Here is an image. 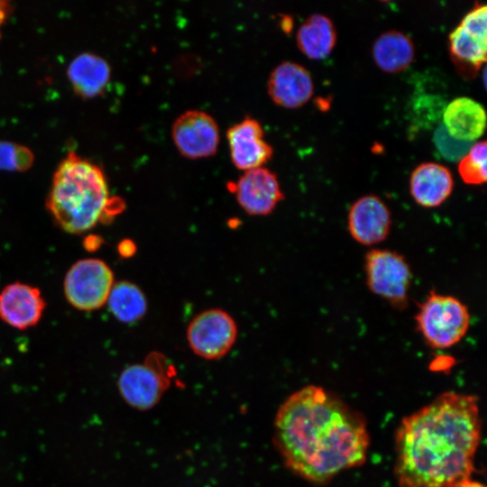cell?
<instances>
[{
  "label": "cell",
  "instance_id": "obj_3",
  "mask_svg": "<svg viewBox=\"0 0 487 487\" xmlns=\"http://www.w3.org/2000/svg\"><path fill=\"white\" fill-rule=\"evenodd\" d=\"M46 204L62 230L78 234L117 212L121 202L109 198L107 182L98 165L69 152L54 172Z\"/></svg>",
  "mask_w": 487,
  "mask_h": 487
},
{
  "label": "cell",
  "instance_id": "obj_16",
  "mask_svg": "<svg viewBox=\"0 0 487 487\" xmlns=\"http://www.w3.org/2000/svg\"><path fill=\"white\" fill-rule=\"evenodd\" d=\"M454 186L452 172L437 162L418 165L409 178V192L413 200L426 208L442 205L451 196Z\"/></svg>",
  "mask_w": 487,
  "mask_h": 487
},
{
  "label": "cell",
  "instance_id": "obj_2",
  "mask_svg": "<svg viewBox=\"0 0 487 487\" xmlns=\"http://www.w3.org/2000/svg\"><path fill=\"white\" fill-rule=\"evenodd\" d=\"M478 398L446 391L402 418L395 434L400 487H455L470 480L481 441Z\"/></svg>",
  "mask_w": 487,
  "mask_h": 487
},
{
  "label": "cell",
  "instance_id": "obj_27",
  "mask_svg": "<svg viewBox=\"0 0 487 487\" xmlns=\"http://www.w3.org/2000/svg\"><path fill=\"white\" fill-rule=\"evenodd\" d=\"M281 28L285 31V32H288V25H289V27H291V18L290 17H288V16H284L282 19H281Z\"/></svg>",
  "mask_w": 487,
  "mask_h": 487
},
{
  "label": "cell",
  "instance_id": "obj_23",
  "mask_svg": "<svg viewBox=\"0 0 487 487\" xmlns=\"http://www.w3.org/2000/svg\"><path fill=\"white\" fill-rule=\"evenodd\" d=\"M33 161V152L28 147L0 140V170L25 171Z\"/></svg>",
  "mask_w": 487,
  "mask_h": 487
},
{
  "label": "cell",
  "instance_id": "obj_12",
  "mask_svg": "<svg viewBox=\"0 0 487 487\" xmlns=\"http://www.w3.org/2000/svg\"><path fill=\"white\" fill-rule=\"evenodd\" d=\"M392 217L389 207L374 194L357 198L350 207L347 227L358 244L372 246L385 241L391 230Z\"/></svg>",
  "mask_w": 487,
  "mask_h": 487
},
{
  "label": "cell",
  "instance_id": "obj_24",
  "mask_svg": "<svg viewBox=\"0 0 487 487\" xmlns=\"http://www.w3.org/2000/svg\"><path fill=\"white\" fill-rule=\"evenodd\" d=\"M434 142L441 155L452 161H460L468 152L473 144V142L452 137L447 133L444 124H439L436 129Z\"/></svg>",
  "mask_w": 487,
  "mask_h": 487
},
{
  "label": "cell",
  "instance_id": "obj_5",
  "mask_svg": "<svg viewBox=\"0 0 487 487\" xmlns=\"http://www.w3.org/2000/svg\"><path fill=\"white\" fill-rule=\"evenodd\" d=\"M365 280L370 291L392 308L403 310L409 305L412 272L400 253L372 248L364 256Z\"/></svg>",
  "mask_w": 487,
  "mask_h": 487
},
{
  "label": "cell",
  "instance_id": "obj_25",
  "mask_svg": "<svg viewBox=\"0 0 487 487\" xmlns=\"http://www.w3.org/2000/svg\"><path fill=\"white\" fill-rule=\"evenodd\" d=\"M12 11L11 3L8 1L0 0V39H1V29L5 22L8 18Z\"/></svg>",
  "mask_w": 487,
  "mask_h": 487
},
{
  "label": "cell",
  "instance_id": "obj_22",
  "mask_svg": "<svg viewBox=\"0 0 487 487\" xmlns=\"http://www.w3.org/2000/svg\"><path fill=\"white\" fill-rule=\"evenodd\" d=\"M458 172L468 185H482L487 180V143L485 141L472 144L468 152L459 161Z\"/></svg>",
  "mask_w": 487,
  "mask_h": 487
},
{
  "label": "cell",
  "instance_id": "obj_20",
  "mask_svg": "<svg viewBox=\"0 0 487 487\" xmlns=\"http://www.w3.org/2000/svg\"><path fill=\"white\" fill-rule=\"evenodd\" d=\"M336 30L332 20L322 14L309 15L299 27L296 41L299 50L311 60L326 58L336 43Z\"/></svg>",
  "mask_w": 487,
  "mask_h": 487
},
{
  "label": "cell",
  "instance_id": "obj_26",
  "mask_svg": "<svg viewBox=\"0 0 487 487\" xmlns=\"http://www.w3.org/2000/svg\"><path fill=\"white\" fill-rule=\"evenodd\" d=\"M455 487H485V486L478 482H475L470 479V480H467L459 483Z\"/></svg>",
  "mask_w": 487,
  "mask_h": 487
},
{
  "label": "cell",
  "instance_id": "obj_8",
  "mask_svg": "<svg viewBox=\"0 0 487 487\" xmlns=\"http://www.w3.org/2000/svg\"><path fill=\"white\" fill-rule=\"evenodd\" d=\"M114 286L110 267L99 259H84L75 262L64 280V293L70 305L79 310L100 308Z\"/></svg>",
  "mask_w": 487,
  "mask_h": 487
},
{
  "label": "cell",
  "instance_id": "obj_11",
  "mask_svg": "<svg viewBox=\"0 0 487 487\" xmlns=\"http://www.w3.org/2000/svg\"><path fill=\"white\" fill-rule=\"evenodd\" d=\"M229 185L239 206L251 216L271 214L284 198L276 174L264 167L244 171Z\"/></svg>",
  "mask_w": 487,
  "mask_h": 487
},
{
  "label": "cell",
  "instance_id": "obj_1",
  "mask_svg": "<svg viewBox=\"0 0 487 487\" xmlns=\"http://www.w3.org/2000/svg\"><path fill=\"white\" fill-rule=\"evenodd\" d=\"M273 443L289 470L310 483L324 485L341 472L365 463L370 436L361 413L311 384L279 407Z\"/></svg>",
  "mask_w": 487,
  "mask_h": 487
},
{
  "label": "cell",
  "instance_id": "obj_6",
  "mask_svg": "<svg viewBox=\"0 0 487 487\" xmlns=\"http://www.w3.org/2000/svg\"><path fill=\"white\" fill-rule=\"evenodd\" d=\"M168 360L151 354L142 363L124 369L118 379V389L125 402L138 410H148L161 400L170 384L171 371Z\"/></svg>",
  "mask_w": 487,
  "mask_h": 487
},
{
  "label": "cell",
  "instance_id": "obj_17",
  "mask_svg": "<svg viewBox=\"0 0 487 487\" xmlns=\"http://www.w3.org/2000/svg\"><path fill=\"white\" fill-rule=\"evenodd\" d=\"M443 124L452 137L473 142L484 133L486 113L476 100L468 96H459L446 106Z\"/></svg>",
  "mask_w": 487,
  "mask_h": 487
},
{
  "label": "cell",
  "instance_id": "obj_7",
  "mask_svg": "<svg viewBox=\"0 0 487 487\" xmlns=\"http://www.w3.org/2000/svg\"><path fill=\"white\" fill-rule=\"evenodd\" d=\"M450 57L457 70L473 77L486 61L487 7L477 5L448 36Z\"/></svg>",
  "mask_w": 487,
  "mask_h": 487
},
{
  "label": "cell",
  "instance_id": "obj_18",
  "mask_svg": "<svg viewBox=\"0 0 487 487\" xmlns=\"http://www.w3.org/2000/svg\"><path fill=\"white\" fill-rule=\"evenodd\" d=\"M67 73L77 95L83 98H93L105 91L110 80L111 68L102 57L84 52L70 61Z\"/></svg>",
  "mask_w": 487,
  "mask_h": 487
},
{
  "label": "cell",
  "instance_id": "obj_15",
  "mask_svg": "<svg viewBox=\"0 0 487 487\" xmlns=\"http://www.w3.org/2000/svg\"><path fill=\"white\" fill-rule=\"evenodd\" d=\"M44 308L41 291L28 284L14 282L0 291V317L13 327L26 329L35 326Z\"/></svg>",
  "mask_w": 487,
  "mask_h": 487
},
{
  "label": "cell",
  "instance_id": "obj_4",
  "mask_svg": "<svg viewBox=\"0 0 487 487\" xmlns=\"http://www.w3.org/2000/svg\"><path fill=\"white\" fill-rule=\"evenodd\" d=\"M415 321L417 331L429 347L446 349L464 337L471 315L459 299L431 290L418 305Z\"/></svg>",
  "mask_w": 487,
  "mask_h": 487
},
{
  "label": "cell",
  "instance_id": "obj_10",
  "mask_svg": "<svg viewBox=\"0 0 487 487\" xmlns=\"http://www.w3.org/2000/svg\"><path fill=\"white\" fill-rule=\"evenodd\" d=\"M171 137L179 152L188 159L212 156L220 138L214 117L197 109L187 110L175 119Z\"/></svg>",
  "mask_w": 487,
  "mask_h": 487
},
{
  "label": "cell",
  "instance_id": "obj_19",
  "mask_svg": "<svg viewBox=\"0 0 487 487\" xmlns=\"http://www.w3.org/2000/svg\"><path fill=\"white\" fill-rule=\"evenodd\" d=\"M372 54L379 69L387 73H397L413 62L415 46L406 33L398 30H389L376 38L372 44Z\"/></svg>",
  "mask_w": 487,
  "mask_h": 487
},
{
  "label": "cell",
  "instance_id": "obj_21",
  "mask_svg": "<svg viewBox=\"0 0 487 487\" xmlns=\"http://www.w3.org/2000/svg\"><path fill=\"white\" fill-rule=\"evenodd\" d=\"M106 302L112 314L124 323L140 320L147 310V300L142 289L125 280L114 284Z\"/></svg>",
  "mask_w": 487,
  "mask_h": 487
},
{
  "label": "cell",
  "instance_id": "obj_13",
  "mask_svg": "<svg viewBox=\"0 0 487 487\" xmlns=\"http://www.w3.org/2000/svg\"><path fill=\"white\" fill-rule=\"evenodd\" d=\"M226 138L233 164L244 171L262 167L272 156L273 150L264 138L263 128L253 117L230 126Z\"/></svg>",
  "mask_w": 487,
  "mask_h": 487
},
{
  "label": "cell",
  "instance_id": "obj_14",
  "mask_svg": "<svg viewBox=\"0 0 487 487\" xmlns=\"http://www.w3.org/2000/svg\"><path fill=\"white\" fill-rule=\"evenodd\" d=\"M267 91L271 99L284 108H298L305 105L314 93V82L309 71L294 61H282L270 73Z\"/></svg>",
  "mask_w": 487,
  "mask_h": 487
},
{
  "label": "cell",
  "instance_id": "obj_9",
  "mask_svg": "<svg viewBox=\"0 0 487 487\" xmlns=\"http://www.w3.org/2000/svg\"><path fill=\"white\" fill-rule=\"evenodd\" d=\"M237 326L233 317L219 308L198 314L187 329V340L192 352L207 360L225 356L237 338Z\"/></svg>",
  "mask_w": 487,
  "mask_h": 487
}]
</instances>
